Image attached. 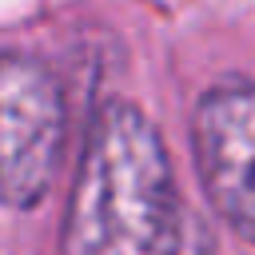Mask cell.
Segmentation results:
<instances>
[{
	"instance_id": "obj_3",
	"label": "cell",
	"mask_w": 255,
	"mask_h": 255,
	"mask_svg": "<svg viewBox=\"0 0 255 255\" xmlns=\"http://www.w3.org/2000/svg\"><path fill=\"white\" fill-rule=\"evenodd\" d=\"M191 151L219 219L255 243V80H223L199 96Z\"/></svg>"
},
{
	"instance_id": "obj_1",
	"label": "cell",
	"mask_w": 255,
	"mask_h": 255,
	"mask_svg": "<svg viewBox=\"0 0 255 255\" xmlns=\"http://www.w3.org/2000/svg\"><path fill=\"white\" fill-rule=\"evenodd\" d=\"M64 255H175L179 195L155 124L108 100L88 128L64 215Z\"/></svg>"
},
{
	"instance_id": "obj_2",
	"label": "cell",
	"mask_w": 255,
	"mask_h": 255,
	"mask_svg": "<svg viewBox=\"0 0 255 255\" xmlns=\"http://www.w3.org/2000/svg\"><path fill=\"white\" fill-rule=\"evenodd\" d=\"M64 96L52 68L28 52H0V199L36 207L60 167Z\"/></svg>"
}]
</instances>
